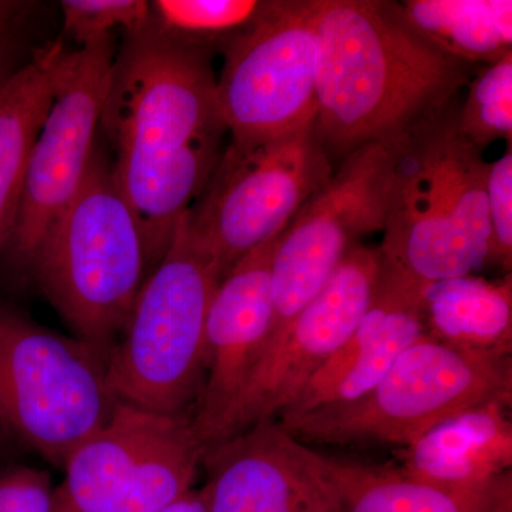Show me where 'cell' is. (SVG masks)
Segmentation results:
<instances>
[{"instance_id": "1", "label": "cell", "mask_w": 512, "mask_h": 512, "mask_svg": "<svg viewBox=\"0 0 512 512\" xmlns=\"http://www.w3.org/2000/svg\"><path fill=\"white\" fill-rule=\"evenodd\" d=\"M100 128L116 156L114 181L143 234L147 269H154L227 148L207 46L165 35L153 22L126 36Z\"/></svg>"}, {"instance_id": "2", "label": "cell", "mask_w": 512, "mask_h": 512, "mask_svg": "<svg viewBox=\"0 0 512 512\" xmlns=\"http://www.w3.org/2000/svg\"><path fill=\"white\" fill-rule=\"evenodd\" d=\"M474 64L440 52L380 0H319L316 133L329 160L392 141L458 96Z\"/></svg>"}, {"instance_id": "3", "label": "cell", "mask_w": 512, "mask_h": 512, "mask_svg": "<svg viewBox=\"0 0 512 512\" xmlns=\"http://www.w3.org/2000/svg\"><path fill=\"white\" fill-rule=\"evenodd\" d=\"M460 99L392 141L382 265L420 288L488 264L490 163L458 126Z\"/></svg>"}, {"instance_id": "4", "label": "cell", "mask_w": 512, "mask_h": 512, "mask_svg": "<svg viewBox=\"0 0 512 512\" xmlns=\"http://www.w3.org/2000/svg\"><path fill=\"white\" fill-rule=\"evenodd\" d=\"M136 215L96 150L86 180L47 232L29 276L73 330L109 357L147 274Z\"/></svg>"}, {"instance_id": "5", "label": "cell", "mask_w": 512, "mask_h": 512, "mask_svg": "<svg viewBox=\"0 0 512 512\" xmlns=\"http://www.w3.org/2000/svg\"><path fill=\"white\" fill-rule=\"evenodd\" d=\"M222 278L217 259L183 215L107 357V383L117 402L192 414L205 379L208 309Z\"/></svg>"}, {"instance_id": "6", "label": "cell", "mask_w": 512, "mask_h": 512, "mask_svg": "<svg viewBox=\"0 0 512 512\" xmlns=\"http://www.w3.org/2000/svg\"><path fill=\"white\" fill-rule=\"evenodd\" d=\"M493 402L512 403L511 356L423 333L359 399L278 421L305 444L407 448L444 421Z\"/></svg>"}, {"instance_id": "7", "label": "cell", "mask_w": 512, "mask_h": 512, "mask_svg": "<svg viewBox=\"0 0 512 512\" xmlns=\"http://www.w3.org/2000/svg\"><path fill=\"white\" fill-rule=\"evenodd\" d=\"M117 404L107 356L0 302V414L10 433L63 467Z\"/></svg>"}, {"instance_id": "8", "label": "cell", "mask_w": 512, "mask_h": 512, "mask_svg": "<svg viewBox=\"0 0 512 512\" xmlns=\"http://www.w3.org/2000/svg\"><path fill=\"white\" fill-rule=\"evenodd\" d=\"M318 8L319 0L262 2L224 40L217 94L231 146L247 150L315 123Z\"/></svg>"}, {"instance_id": "9", "label": "cell", "mask_w": 512, "mask_h": 512, "mask_svg": "<svg viewBox=\"0 0 512 512\" xmlns=\"http://www.w3.org/2000/svg\"><path fill=\"white\" fill-rule=\"evenodd\" d=\"M332 173L315 123L247 150L228 144L184 220L225 276L242 256L282 234Z\"/></svg>"}, {"instance_id": "10", "label": "cell", "mask_w": 512, "mask_h": 512, "mask_svg": "<svg viewBox=\"0 0 512 512\" xmlns=\"http://www.w3.org/2000/svg\"><path fill=\"white\" fill-rule=\"evenodd\" d=\"M205 447L191 414L117 404L63 464L60 512H157L194 488Z\"/></svg>"}, {"instance_id": "11", "label": "cell", "mask_w": 512, "mask_h": 512, "mask_svg": "<svg viewBox=\"0 0 512 512\" xmlns=\"http://www.w3.org/2000/svg\"><path fill=\"white\" fill-rule=\"evenodd\" d=\"M392 141L365 144L343 158L279 235L272 261L274 322L261 360L359 239L383 231Z\"/></svg>"}, {"instance_id": "12", "label": "cell", "mask_w": 512, "mask_h": 512, "mask_svg": "<svg viewBox=\"0 0 512 512\" xmlns=\"http://www.w3.org/2000/svg\"><path fill=\"white\" fill-rule=\"evenodd\" d=\"M113 40L64 49L55 92L30 153L15 228L3 256L13 272L29 276L47 232L86 180L113 70Z\"/></svg>"}, {"instance_id": "13", "label": "cell", "mask_w": 512, "mask_h": 512, "mask_svg": "<svg viewBox=\"0 0 512 512\" xmlns=\"http://www.w3.org/2000/svg\"><path fill=\"white\" fill-rule=\"evenodd\" d=\"M379 248L356 245L274 349L256 366L239 402L234 434L278 420L359 325L379 284Z\"/></svg>"}, {"instance_id": "14", "label": "cell", "mask_w": 512, "mask_h": 512, "mask_svg": "<svg viewBox=\"0 0 512 512\" xmlns=\"http://www.w3.org/2000/svg\"><path fill=\"white\" fill-rule=\"evenodd\" d=\"M279 235L242 256L212 296L205 379L191 414L205 453L234 434L239 402L271 335L272 261Z\"/></svg>"}, {"instance_id": "15", "label": "cell", "mask_w": 512, "mask_h": 512, "mask_svg": "<svg viewBox=\"0 0 512 512\" xmlns=\"http://www.w3.org/2000/svg\"><path fill=\"white\" fill-rule=\"evenodd\" d=\"M208 512H338L319 453L268 420L205 453Z\"/></svg>"}, {"instance_id": "16", "label": "cell", "mask_w": 512, "mask_h": 512, "mask_svg": "<svg viewBox=\"0 0 512 512\" xmlns=\"http://www.w3.org/2000/svg\"><path fill=\"white\" fill-rule=\"evenodd\" d=\"M424 293L380 265L375 298L359 325L278 420L352 402L376 386L396 357L423 335Z\"/></svg>"}, {"instance_id": "17", "label": "cell", "mask_w": 512, "mask_h": 512, "mask_svg": "<svg viewBox=\"0 0 512 512\" xmlns=\"http://www.w3.org/2000/svg\"><path fill=\"white\" fill-rule=\"evenodd\" d=\"M510 407L488 403L444 421L403 448L400 467L446 487L481 488L494 483L511 473Z\"/></svg>"}, {"instance_id": "18", "label": "cell", "mask_w": 512, "mask_h": 512, "mask_svg": "<svg viewBox=\"0 0 512 512\" xmlns=\"http://www.w3.org/2000/svg\"><path fill=\"white\" fill-rule=\"evenodd\" d=\"M338 512H512L511 473L481 488L421 480L402 467L372 466L319 453Z\"/></svg>"}, {"instance_id": "19", "label": "cell", "mask_w": 512, "mask_h": 512, "mask_svg": "<svg viewBox=\"0 0 512 512\" xmlns=\"http://www.w3.org/2000/svg\"><path fill=\"white\" fill-rule=\"evenodd\" d=\"M62 42L47 43L0 87V258L8 247L33 144L55 92Z\"/></svg>"}, {"instance_id": "20", "label": "cell", "mask_w": 512, "mask_h": 512, "mask_svg": "<svg viewBox=\"0 0 512 512\" xmlns=\"http://www.w3.org/2000/svg\"><path fill=\"white\" fill-rule=\"evenodd\" d=\"M423 328L431 338L473 352L511 356L512 281L477 276L431 285L423 299Z\"/></svg>"}, {"instance_id": "21", "label": "cell", "mask_w": 512, "mask_h": 512, "mask_svg": "<svg viewBox=\"0 0 512 512\" xmlns=\"http://www.w3.org/2000/svg\"><path fill=\"white\" fill-rule=\"evenodd\" d=\"M390 5L417 35L461 62L490 66L512 53L511 0H403Z\"/></svg>"}, {"instance_id": "22", "label": "cell", "mask_w": 512, "mask_h": 512, "mask_svg": "<svg viewBox=\"0 0 512 512\" xmlns=\"http://www.w3.org/2000/svg\"><path fill=\"white\" fill-rule=\"evenodd\" d=\"M256 0H157L151 3L153 23L165 35L205 45L234 35L258 15Z\"/></svg>"}, {"instance_id": "23", "label": "cell", "mask_w": 512, "mask_h": 512, "mask_svg": "<svg viewBox=\"0 0 512 512\" xmlns=\"http://www.w3.org/2000/svg\"><path fill=\"white\" fill-rule=\"evenodd\" d=\"M458 109L464 136L484 151L495 141L512 140V53L481 70L467 84Z\"/></svg>"}, {"instance_id": "24", "label": "cell", "mask_w": 512, "mask_h": 512, "mask_svg": "<svg viewBox=\"0 0 512 512\" xmlns=\"http://www.w3.org/2000/svg\"><path fill=\"white\" fill-rule=\"evenodd\" d=\"M63 30L80 47L113 40L114 30L126 36L143 32L153 22V9L144 0H63Z\"/></svg>"}, {"instance_id": "25", "label": "cell", "mask_w": 512, "mask_h": 512, "mask_svg": "<svg viewBox=\"0 0 512 512\" xmlns=\"http://www.w3.org/2000/svg\"><path fill=\"white\" fill-rule=\"evenodd\" d=\"M488 264L511 274L512 266V146L504 156L490 163L487 184Z\"/></svg>"}, {"instance_id": "26", "label": "cell", "mask_w": 512, "mask_h": 512, "mask_svg": "<svg viewBox=\"0 0 512 512\" xmlns=\"http://www.w3.org/2000/svg\"><path fill=\"white\" fill-rule=\"evenodd\" d=\"M0 512H59L50 477L32 468H15L2 474Z\"/></svg>"}, {"instance_id": "27", "label": "cell", "mask_w": 512, "mask_h": 512, "mask_svg": "<svg viewBox=\"0 0 512 512\" xmlns=\"http://www.w3.org/2000/svg\"><path fill=\"white\" fill-rule=\"evenodd\" d=\"M19 52L12 32L0 35V87L19 69Z\"/></svg>"}, {"instance_id": "28", "label": "cell", "mask_w": 512, "mask_h": 512, "mask_svg": "<svg viewBox=\"0 0 512 512\" xmlns=\"http://www.w3.org/2000/svg\"><path fill=\"white\" fill-rule=\"evenodd\" d=\"M157 512H208L207 487L202 485L201 488H191Z\"/></svg>"}, {"instance_id": "29", "label": "cell", "mask_w": 512, "mask_h": 512, "mask_svg": "<svg viewBox=\"0 0 512 512\" xmlns=\"http://www.w3.org/2000/svg\"><path fill=\"white\" fill-rule=\"evenodd\" d=\"M29 9V3L15 0H0V35L12 32L16 20Z\"/></svg>"}, {"instance_id": "30", "label": "cell", "mask_w": 512, "mask_h": 512, "mask_svg": "<svg viewBox=\"0 0 512 512\" xmlns=\"http://www.w3.org/2000/svg\"><path fill=\"white\" fill-rule=\"evenodd\" d=\"M10 430L8 426H6L5 420H3L2 414H0V446H2L3 441L8 439L10 436Z\"/></svg>"}, {"instance_id": "31", "label": "cell", "mask_w": 512, "mask_h": 512, "mask_svg": "<svg viewBox=\"0 0 512 512\" xmlns=\"http://www.w3.org/2000/svg\"><path fill=\"white\" fill-rule=\"evenodd\" d=\"M59 512H60V510H59Z\"/></svg>"}]
</instances>
